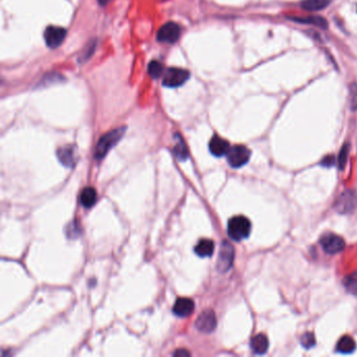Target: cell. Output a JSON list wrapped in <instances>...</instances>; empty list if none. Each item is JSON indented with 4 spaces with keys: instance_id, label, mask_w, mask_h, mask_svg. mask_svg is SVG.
<instances>
[{
    "instance_id": "obj_7",
    "label": "cell",
    "mask_w": 357,
    "mask_h": 357,
    "mask_svg": "<svg viewBox=\"0 0 357 357\" xmlns=\"http://www.w3.org/2000/svg\"><path fill=\"white\" fill-rule=\"evenodd\" d=\"M355 207H357V192L352 190L345 191L335 202L336 211L341 214L350 213Z\"/></svg>"
},
{
    "instance_id": "obj_24",
    "label": "cell",
    "mask_w": 357,
    "mask_h": 357,
    "mask_svg": "<svg viewBox=\"0 0 357 357\" xmlns=\"http://www.w3.org/2000/svg\"><path fill=\"white\" fill-rule=\"evenodd\" d=\"M301 344L305 349H310L316 345V336L314 333L307 332L301 338Z\"/></svg>"
},
{
    "instance_id": "obj_23",
    "label": "cell",
    "mask_w": 357,
    "mask_h": 357,
    "mask_svg": "<svg viewBox=\"0 0 357 357\" xmlns=\"http://www.w3.org/2000/svg\"><path fill=\"white\" fill-rule=\"evenodd\" d=\"M349 103L353 111L357 110V84L352 83L349 87Z\"/></svg>"
},
{
    "instance_id": "obj_27",
    "label": "cell",
    "mask_w": 357,
    "mask_h": 357,
    "mask_svg": "<svg viewBox=\"0 0 357 357\" xmlns=\"http://www.w3.org/2000/svg\"><path fill=\"white\" fill-rule=\"evenodd\" d=\"M98 2H99V4L102 5V6H106V5L110 2V0H98Z\"/></svg>"
},
{
    "instance_id": "obj_10",
    "label": "cell",
    "mask_w": 357,
    "mask_h": 357,
    "mask_svg": "<svg viewBox=\"0 0 357 357\" xmlns=\"http://www.w3.org/2000/svg\"><path fill=\"white\" fill-rule=\"evenodd\" d=\"M216 317L212 310H205L198 317L196 321V327L200 332L211 333L216 328Z\"/></svg>"
},
{
    "instance_id": "obj_16",
    "label": "cell",
    "mask_w": 357,
    "mask_h": 357,
    "mask_svg": "<svg viewBox=\"0 0 357 357\" xmlns=\"http://www.w3.org/2000/svg\"><path fill=\"white\" fill-rule=\"evenodd\" d=\"M97 197H98L97 191L92 187H88L82 191L81 196H80V201L84 207H86V209H89V207L95 205V203L97 201Z\"/></svg>"
},
{
    "instance_id": "obj_22",
    "label": "cell",
    "mask_w": 357,
    "mask_h": 357,
    "mask_svg": "<svg viewBox=\"0 0 357 357\" xmlns=\"http://www.w3.org/2000/svg\"><path fill=\"white\" fill-rule=\"evenodd\" d=\"M346 290L352 294H357V273H353L344 279Z\"/></svg>"
},
{
    "instance_id": "obj_18",
    "label": "cell",
    "mask_w": 357,
    "mask_h": 357,
    "mask_svg": "<svg viewBox=\"0 0 357 357\" xmlns=\"http://www.w3.org/2000/svg\"><path fill=\"white\" fill-rule=\"evenodd\" d=\"M356 348V344H355V341L354 339L349 336V335H346V336H343L341 337L339 340H338V343H337V346H336V350L340 353H343V354H350L352 352H354Z\"/></svg>"
},
{
    "instance_id": "obj_5",
    "label": "cell",
    "mask_w": 357,
    "mask_h": 357,
    "mask_svg": "<svg viewBox=\"0 0 357 357\" xmlns=\"http://www.w3.org/2000/svg\"><path fill=\"white\" fill-rule=\"evenodd\" d=\"M235 258V250L233 245L228 242L223 241L220 247L219 257L217 261V269L220 273H227L232 269Z\"/></svg>"
},
{
    "instance_id": "obj_12",
    "label": "cell",
    "mask_w": 357,
    "mask_h": 357,
    "mask_svg": "<svg viewBox=\"0 0 357 357\" xmlns=\"http://www.w3.org/2000/svg\"><path fill=\"white\" fill-rule=\"evenodd\" d=\"M209 148L211 153L216 157H221L228 154L230 151V143L219 136H214L210 141Z\"/></svg>"
},
{
    "instance_id": "obj_2",
    "label": "cell",
    "mask_w": 357,
    "mask_h": 357,
    "mask_svg": "<svg viewBox=\"0 0 357 357\" xmlns=\"http://www.w3.org/2000/svg\"><path fill=\"white\" fill-rule=\"evenodd\" d=\"M125 127L114 129L108 133H106L105 136H103L96 148L95 156L97 159H102L106 156V154L109 152L111 148H113L120 140L123 138L125 133Z\"/></svg>"
},
{
    "instance_id": "obj_19",
    "label": "cell",
    "mask_w": 357,
    "mask_h": 357,
    "mask_svg": "<svg viewBox=\"0 0 357 357\" xmlns=\"http://www.w3.org/2000/svg\"><path fill=\"white\" fill-rule=\"evenodd\" d=\"M177 143L174 147V154L175 157L180 160H186L189 156V151L186 143L184 142V140L181 138L180 135H177Z\"/></svg>"
},
{
    "instance_id": "obj_9",
    "label": "cell",
    "mask_w": 357,
    "mask_h": 357,
    "mask_svg": "<svg viewBox=\"0 0 357 357\" xmlns=\"http://www.w3.org/2000/svg\"><path fill=\"white\" fill-rule=\"evenodd\" d=\"M66 37V31L63 27L59 26H49L44 32V40L47 46L51 49H56L64 41Z\"/></svg>"
},
{
    "instance_id": "obj_20",
    "label": "cell",
    "mask_w": 357,
    "mask_h": 357,
    "mask_svg": "<svg viewBox=\"0 0 357 357\" xmlns=\"http://www.w3.org/2000/svg\"><path fill=\"white\" fill-rule=\"evenodd\" d=\"M73 149L70 147H64L58 151V157L64 166H72L74 162Z\"/></svg>"
},
{
    "instance_id": "obj_25",
    "label": "cell",
    "mask_w": 357,
    "mask_h": 357,
    "mask_svg": "<svg viewBox=\"0 0 357 357\" xmlns=\"http://www.w3.org/2000/svg\"><path fill=\"white\" fill-rule=\"evenodd\" d=\"M348 153H349V145L346 144L343 148H341V150L338 155V167L340 169H344L346 166V162L348 159Z\"/></svg>"
},
{
    "instance_id": "obj_4",
    "label": "cell",
    "mask_w": 357,
    "mask_h": 357,
    "mask_svg": "<svg viewBox=\"0 0 357 357\" xmlns=\"http://www.w3.org/2000/svg\"><path fill=\"white\" fill-rule=\"evenodd\" d=\"M190 78V72L183 68L171 67L163 73L162 84L166 87L174 88L185 84Z\"/></svg>"
},
{
    "instance_id": "obj_21",
    "label": "cell",
    "mask_w": 357,
    "mask_h": 357,
    "mask_svg": "<svg viewBox=\"0 0 357 357\" xmlns=\"http://www.w3.org/2000/svg\"><path fill=\"white\" fill-rule=\"evenodd\" d=\"M148 72H149V76H150L152 79H158L163 73H165L163 72V65L158 61H152L149 63Z\"/></svg>"
},
{
    "instance_id": "obj_13",
    "label": "cell",
    "mask_w": 357,
    "mask_h": 357,
    "mask_svg": "<svg viewBox=\"0 0 357 357\" xmlns=\"http://www.w3.org/2000/svg\"><path fill=\"white\" fill-rule=\"evenodd\" d=\"M250 347H251V350L256 354H259V355L265 354L270 347L269 338H267V336L264 334H257L251 338Z\"/></svg>"
},
{
    "instance_id": "obj_26",
    "label": "cell",
    "mask_w": 357,
    "mask_h": 357,
    "mask_svg": "<svg viewBox=\"0 0 357 357\" xmlns=\"http://www.w3.org/2000/svg\"><path fill=\"white\" fill-rule=\"evenodd\" d=\"M333 162H334V157L332 155H328L322 161V165L330 167V166H333Z\"/></svg>"
},
{
    "instance_id": "obj_6",
    "label": "cell",
    "mask_w": 357,
    "mask_h": 357,
    "mask_svg": "<svg viewBox=\"0 0 357 357\" xmlns=\"http://www.w3.org/2000/svg\"><path fill=\"white\" fill-rule=\"evenodd\" d=\"M321 245L323 249L327 252V254L330 255H335L337 252L341 251L345 246V240L338 235L335 234H326L321 238Z\"/></svg>"
},
{
    "instance_id": "obj_8",
    "label": "cell",
    "mask_w": 357,
    "mask_h": 357,
    "mask_svg": "<svg viewBox=\"0 0 357 357\" xmlns=\"http://www.w3.org/2000/svg\"><path fill=\"white\" fill-rule=\"evenodd\" d=\"M182 34L181 26L175 22H168L163 24L157 32V40L163 43H175L180 39Z\"/></svg>"
},
{
    "instance_id": "obj_28",
    "label": "cell",
    "mask_w": 357,
    "mask_h": 357,
    "mask_svg": "<svg viewBox=\"0 0 357 357\" xmlns=\"http://www.w3.org/2000/svg\"><path fill=\"white\" fill-rule=\"evenodd\" d=\"M180 354H183V355H185V354H188V355H189L190 353H189V352H187V351H184V350H183V351H178V352H175V355H180Z\"/></svg>"
},
{
    "instance_id": "obj_17",
    "label": "cell",
    "mask_w": 357,
    "mask_h": 357,
    "mask_svg": "<svg viewBox=\"0 0 357 357\" xmlns=\"http://www.w3.org/2000/svg\"><path fill=\"white\" fill-rule=\"evenodd\" d=\"M331 3V0H303L301 7L308 12H318L326 9Z\"/></svg>"
},
{
    "instance_id": "obj_15",
    "label": "cell",
    "mask_w": 357,
    "mask_h": 357,
    "mask_svg": "<svg viewBox=\"0 0 357 357\" xmlns=\"http://www.w3.org/2000/svg\"><path fill=\"white\" fill-rule=\"evenodd\" d=\"M287 19L293 20L295 22H299L302 24H314L316 26H319L321 28H327L328 27V22L327 20H325L322 17H316V16H307V17H292V16H288Z\"/></svg>"
},
{
    "instance_id": "obj_3",
    "label": "cell",
    "mask_w": 357,
    "mask_h": 357,
    "mask_svg": "<svg viewBox=\"0 0 357 357\" xmlns=\"http://www.w3.org/2000/svg\"><path fill=\"white\" fill-rule=\"evenodd\" d=\"M227 156L231 167L241 168L249 161L250 150L243 145H236L230 149Z\"/></svg>"
},
{
    "instance_id": "obj_1",
    "label": "cell",
    "mask_w": 357,
    "mask_h": 357,
    "mask_svg": "<svg viewBox=\"0 0 357 357\" xmlns=\"http://www.w3.org/2000/svg\"><path fill=\"white\" fill-rule=\"evenodd\" d=\"M251 225L249 219L244 216H235L230 219L228 225V234L231 239L242 241L249 236Z\"/></svg>"
},
{
    "instance_id": "obj_14",
    "label": "cell",
    "mask_w": 357,
    "mask_h": 357,
    "mask_svg": "<svg viewBox=\"0 0 357 357\" xmlns=\"http://www.w3.org/2000/svg\"><path fill=\"white\" fill-rule=\"evenodd\" d=\"M214 248H215V244L212 240L201 239L195 246V252L197 256L201 258H206V257H211L213 255Z\"/></svg>"
},
{
    "instance_id": "obj_11",
    "label": "cell",
    "mask_w": 357,
    "mask_h": 357,
    "mask_svg": "<svg viewBox=\"0 0 357 357\" xmlns=\"http://www.w3.org/2000/svg\"><path fill=\"white\" fill-rule=\"evenodd\" d=\"M193 311L194 302L188 297H180L173 306V314L178 318H187L193 314Z\"/></svg>"
}]
</instances>
